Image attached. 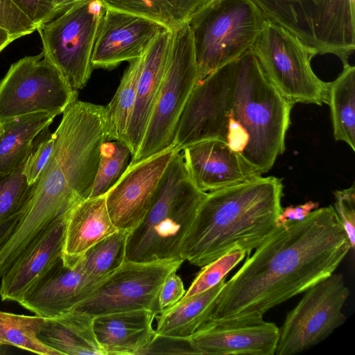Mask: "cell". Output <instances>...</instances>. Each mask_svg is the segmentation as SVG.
<instances>
[{"instance_id":"cell-7","label":"cell","mask_w":355,"mask_h":355,"mask_svg":"<svg viewBox=\"0 0 355 355\" xmlns=\"http://www.w3.org/2000/svg\"><path fill=\"white\" fill-rule=\"evenodd\" d=\"M265 17L253 0H212L189 23L198 82L252 48Z\"/></svg>"},{"instance_id":"cell-12","label":"cell","mask_w":355,"mask_h":355,"mask_svg":"<svg viewBox=\"0 0 355 355\" xmlns=\"http://www.w3.org/2000/svg\"><path fill=\"white\" fill-rule=\"evenodd\" d=\"M304 292L279 328L277 355L296 354L316 345L346 320L342 308L350 291L342 274L332 273Z\"/></svg>"},{"instance_id":"cell-32","label":"cell","mask_w":355,"mask_h":355,"mask_svg":"<svg viewBox=\"0 0 355 355\" xmlns=\"http://www.w3.org/2000/svg\"><path fill=\"white\" fill-rule=\"evenodd\" d=\"M25 162L14 171L0 175V223L26 209L33 185L24 176Z\"/></svg>"},{"instance_id":"cell-20","label":"cell","mask_w":355,"mask_h":355,"mask_svg":"<svg viewBox=\"0 0 355 355\" xmlns=\"http://www.w3.org/2000/svg\"><path fill=\"white\" fill-rule=\"evenodd\" d=\"M172 37L173 32L164 28L141 55L135 105L126 141L132 157L139 148L155 103L166 70Z\"/></svg>"},{"instance_id":"cell-6","label":"cell","mask_w":355,"mask_h":355,"mask_svg":"<svg viewBox=\"0 0 355 355\" xmlns=\"http://www.w3.org/2000/svg\"><path fill=\"white\" fill-rule=\"evenodd\" d=\"M266 19L297 37L315 55L343 66L355 50V0H253Z\"/></svg>"},{"instance_id":"cell-2","label":"cell","mask_w":355,"mask_h":355,"mask_svg":"<svg viewBox=\"0 0 355 355\" xmlns=\"http://www.w3.org/2000/svg\"><path fill=\"white\" fill-rule=\"evenodd\" d=\"M255 250L225 282L210 319L263 318L270 309L334 273L352 248L329 205L276 226Z\"/></svg>"},{"instance_id":"cell-13","label":"cell","mask_w":355,"mask_h":355,"mask_svg":"<svg viewBox=\"0 0 355 355\" xmlns=\"http://www.w3.org/2000/svg\"><path fill=\"white\" fill-rule=\"evenodd\" d=\"M184 260L151 262L125 261L102 280L73 310L95 317L117 312L146 309L159 314L158 296L166 278Z\"/></svg>"},{"instance_id":"cell-40","label":"cell","mask_w":355,"mask_h":355,"mask_svg":"<svg viewBox=\"0 0 355 355\" xmlns=\"http://www.w3.org/2000/svg\"><path fill=\"white\" fill-rule=\"evenodd\" d=\"M319 203L309 200L298 205H290L282 208L277 218L275 225L280 226L288 221L301 220L305 218L312 211L318 208Z\"/></svg>"},{"instance_id":"cell-15","label":"cell","mask_w":355,"mask_h":355,"mask_svg":"<svg viewBox=\"0 0 355 355\" xmlns=\"http://www.w3.org/2000/svg\"><path fill=\"white\" fill-rule=\"evenodd\" d=\"M279 327L263 318L210 319L190 337L198 354L274 355Z\"/></svg>"},{"instance_id":"cell-30","label":"cell","mask_w":355,"mask_h":355,"mask_svg":"<svg viewBox=\"0 0 355 355\" xmlns=\"http://www.w3.org/2000/svg\"><path fill=\"white\" fill-rule=\"evenodd\" d=\"M130 231L119 230L90 248L82 258L85 272L99 280L119 269L125 261Z\"/></svg>"},{"instance_id":"cell-21","label":"cell","mask_w":355,"mask_h":355,"mask_svg":"<svg viewBox=\"0 0 355 355\" xmlns=\"http://www.w3.org/2000/svg\"><path fill=\"white\" fill-rule=\"evenodd\" d=\"M117 230L107 211L105 194L76 203L64 216L62 263L73 267L90 248Z\"/></svg>"},{"instance_id":"cell-4","label":"cell","mask_w":355,"mask_h":355,"mask_svg":"<svg viewBox=\"0 0 355 355\" xmlns=\"http://www.w3.org/2000/svg\"><path fill=\"white\" fill-rule=\"evenodd\" d=\"M280 179L259 176L207 193L181 246V257L202 267L223 254H250L271 234L282 207Z\"/></svg>"},{"instance_id":"cell-24","label":"cell","mask_w":355,"mask_h":355,"mask_svg":"<svg viewBox=\"0 0 355 355\" xmlns=\"http://www.w3.org/2000/svg\"><path fill=\"white\" fill-rule=\"evenodd\" d=\"M57 116L40 112L0 123V175L14 171L26 161L35 138Z\"/></svg>"},{"instance_id":"cell-38","label":"cell","mask_w":355,"mask_h":355,"mask_svg":"<svg viewBox=\"0 0 355 355\" xmlns=\"http://www.w3.org/2000/svg\"><path fill=\"white\" fill-rule=\"evenodd\" d=\"M176 272H171L161 287L158 296L159 313L178 303L186 293L183 282Z\"/></svg>"},{"instance_id":"cell-26","label":"cell","mask_w":355,"mask_h":355,"mask_svg":"<svg viewBox=\"0 0 355 355\" xmlns=\"http://www.w3.org/2000/svg\"><path fill=\"white\" fill-rule=\"evenodd\" d=\"M107 8L153 21L172 32L189 24L212 0H101Z\"/></svg>"},{"instance_id":"cell-25","label":"cell","mask_w":355,"mask_h":355,"mask_svg":"<svg viewBox=\"0 0 355 355\" xmlns=\"http://www.w3.org/2000/svg\"><path fill=\"white\" fill-rule=\"evenodd\" d=\"M225 279L210 289L180 300L161 312L157 320L156 334L189 338L210 319L216 298L225 284Z\"/></svg>"},{"instance_id":"cell-8","label":"cell","mask_w":355,"mask_h":355,"mask_svg":"<svg viewBox=\"0 0 355 355\" xmlns=\"http://www.w3.org/2000/svg\"><path fill=\"white\" fill-rule=\"evenodd\" d=\"M198 83L189 24L173 31L166 70L142 141L130 164L174 147L178 123Z\"/></svg>"},{"instance_id":"cell-41","label":"cell","mask_w":355,"mask_h":355,"mask_svg":"<svg viewBox=\"0 0 355 355\" xmlns=\"http://www.w3.org/2000/svg\"><path fill=\"white\" fill-rule=\"evenodd\" d=\"M25 210L12 216L0 223V247L12 235Z\"/></svg>"},{"instance_id":"cell-16","label":"cell","mask_w":355,"mask_h":355,"mask_svg":"<svg viewBox=\"0 0 355 355\" xmlns=\"http://www.w3.org/2000/svg\"><path fill=\"white\" fill-rule=\"evenodd\" d=\"M164 28L145 17L107 8L92 51L93 69H111L140 57Z\"/></svg>"},{"instance_id":"cell-1","label":"cell","mask_w":355,"mask_h":355,"mask_svg":"<svg viewBox=\"0 0 355 355\" xmlns=\"http://www.w3.org/2000/svg\"><path fill=\"white\" fill-rule=\"evenodd\" d=\"M294 105L274 87L251 50L198 82L181 115L174 147L224 142L261 174L285 150Z\"/></svg>"},{"instance_id":"cell-42","label":"cell","mask_w":355,"mask_h":355,"mask_svg":"<svg viewBox=\"0 0 355 355\" xmlns=\"http://www.w3.org/2000/svg\"><path fill=\"white\" fill-rule=\"evenodd\" d=\"M85 0H55L53 19L72 6Z\"/></svg>"},{"instance_id":"cell-11","label":"cell","mask_w":355,"mask_h":355,"mask_svg":"<svg viewBox=\"0 0 355 355\" xmlns=\"http://www.w3.org/2000/svg\"><path fill=\"white\" fill-rule=\"evenodd\" d=\"M78 96L42 51L26 56L13 63L0 81V123L40 112L58 116Z\"/></svg>"},{"instance_id":"cell-39","label":"cell","mask_w":355,"mask_h":355,"mask_svg":"<svg viewBox=\"0 0 355 355\" xmlns=\"http://www.w3.org/2000/svg\"><path fill=\"white\" fill-rule=\"evenodd\" d=\"M33 21L37 28L53 19L55 0H12Z\"/></svg>"},{"instance_id":"cell-37","label":"cell","mask_w":355,"mask_h":355,"mask_svg":"<svg viewBox=\"0 0 355 355\" xmlns=\"http://www.w3.org/2000/svg\"><path fill=\"white\" fill-rule=\"evenodd\" d=\"M141 354H198L189 338L155 334Z\"/></svg>"},{"instance_id":"cell-36","label":"cell","mask_w":355,"mask_h":355,"mask_svg":"<svg viewBox=\"0 0 355 355\" xmlns=\"http://www.w3.org/2000/svg\"><path fill=\"white\" fill-rule=\"evenodd\" d=\"M335 197L334 209L343 225L352 250L355 247V186L333 192Z\"/></svg>"},{"instance_id":"cell-18","label":"cell","mask_w":355,"mask_h":355,"mask_svg":"<svg viewBox=\"0 0 355 355\" xmlns=\"http://www.w3.org/2000/svg\"><path fill=\"white\" fill-rule=\"evenodd\" d=\"M64 216L46 228L2 275V301L18 303L62 260Z\"/></svg>"},{"instance_id":"cell-3","label":"cell","mask_w":355,"mask_h":355,"mask_svg":"<svg viewBox=\"0 0 355 355\" xmlns=\"http://www.w3.org/2000/svg\"><path fill=\"white\" fill-rule=\"evenodd\" d=\"M54 135L52 154L26 210L0 248V262L6 266L73 205L89 197L101 146L109 141L105 106L77 98L62 112Z\"/></svg>"},{"instance_id":"cell-19","label":"cell","mask_w":355,"mask_h":355,"mask_svg":"<svg viewBox=\"0 0 355 355\" xmlns=\"http://www.w3.org/2000/svg\"><path fill=\"white\" fill-rule=\"evenodd\" d=\"M89 275L81 260L73 267L62 260L18 304L43 318L72 311L101 282Z\"/></svg>"},{"instance_id":"cell-9","label":"cell","mask_w":355,"mask_h":355,"mask_svg":"<svg viewBox=\"0 0 355 355\" xmlns=\"http://www.w3.org/2000/svg\"><path fill=\"white\" fill-rule=\"evenodd\" d=\"M251 50L269 80L293 105L327 103L329 83L311 65L315 55L289 32L265 19Z\"/></svg>"},{"instance_id":"cell-5","label":"cell","mask_w":355,"mask_h":355,"mask_svg":"<svg viewBox=\"0 0 355 355\" xmlns=\"http://www.w3.org/2000/svg\"><path fill=\"white\" fill-rule=\"evenodd\" d=\"M206 195L191 180L177 150L150 209L129 232L125 261L184 260L182 243Z\"/></svg>"},{"instance_id":"cell-33","label":"cell","mask_w":355,"mask_h":355,"mask_svg":"<svg viewBox=\"0 0 355 355\" xmlns=\"http://www.w3.org/2000/svg\"><path fill=\"white\" fill-rule=\"evenodd\" d=\"M246 254L244 250H234L202 266L180 300L205 292L218 284L243 260Z\"/></svg>"},{"instance_id":"cell-14","label":"cell","mask_w":355,"mask_h":355,"mask_svg":"<svg viewBox=\"0 0 355 355\" xmlns=\"http://www.w3.org/2000/svg\"><path fill=\"white\" fill-rule=\"evenodd\" d=\"M177 150L172 147L128 166L106 193L110 218L118 230L131 231L150 209Z\"/></svg>"},{"instance_id":"cell-17","label":"cell","mask_w":355,"mask_h":355,"mask_svg":"<svg viewBox=\"0 0 355 355\" xmlns=\"http://www.w3.org/2000/svg\"><path fill=\"white\" fill-rule=\"evenodd\" d=\"M195 185L208 193L239 184L262 174L223 141L203 140L181 150Z\"/></svg>"},{"instance_id":"cell-34","label":"cell","mask_w":355,"mask_h":355,"mask_svg":"<svg viewBox=\"0 0 355 355\" xmlns=\"http://www.w3.org/2000/svg\"><path fill=\"white\" fill-rule=\"evenodd\" d=\"M54 143V132H51L49 128L44 129L34 140L24 167V176L30 185H33L39 179L52 154Z\"/></svg>"},{"instance_id":"cell-43","label":"cell","mask_w":355,"mask_h":355,"mask_svg":"<svg viewBox=\"0 0 355 355\" xmlns=\"http://www.w3.org/2000/svg\"><path fill=\"white\" fill-rule=\"evenodd\" d=\"M15 40L6 30L0 28V53Z\"/></svg>"},{"instance_id":"cell-35","label":"cell","mask_w":355,"mask_h":355,"mask_svg":"<svg viewBox=\"0 0 355 355\" xmlns=\"http://www.w3.org/2000/svg\"><path fill=\"white\" fill-rule=\"evenodd\" d=\"M0 28L15 40L37 30L33 21L12 0H0Z\"/></svg>"},{"instance_id":"cell-10","label":"cell","mask_w":355,"mask_h":355,"mask_svg":"<svg viewBox=\"0 0 355 355\" xmlns=\"http://www.w3.org/2000/svg\"><path fill=\"white\" fill-rule=\"evenodd\" d=\"M106 8L101 0H85L37 28L44 56L75 91L90 78L92 51Z\"/></svg>"},{"instance_id":"cell-31","label":"cell","mask_w":355,"mask_h":355,"mask_svg":"<svg viewBox=\"0 0 355 355\" xmlns=\"http://www.w3.org/2000/svg\"><path fill=\"white\" fill-rule=\"evenodd\" d=\"M132 155L123 142L105 141L101 146L100 159L89 198L106 194L129 165Z\"/></svg>"},{"instance_id":"cell-23","label":"cell","mask_w":355,"mask_h":355,"mask_svg":"<svg viewBox=\"0 0 355 355\" xmlns=\"http://www.w3.org/2000/svg\"><path fill=\"white\" fill-rule=\"evenodd\" d=\"M38 338L61 355H104L94 333L93 317L82 311L45 318Z\"/></svg>"},{"instance_id":"cell-28","label":"cell","mask_w":355,"mask_h":355,"mask_svg":"<svg viewBox=\"0 0 355 355\" xmlns=\"http://www.w3.org/2000/svg\"><path fill=\"white\" fill-rule=\"evenodd\" d=\"M140 65L141 56L129 62L114 95L105 106L109 141L126 144L128 130L135 105Z\"/></svg>"},{"instance_id":"cell-29","label":"cell","mask_w":355,"mask_h":355,"mask_svg":"<svg viewBox=\"0 0 355 355\" xmlns=\"http://www.w3.org/2000/svg\"><path fill=\"white\" fill-rule=\"evenodd\" d=\"M44 321L45 318L37 315L16 314L0 309V347L10 345L40 355H61L38 338Z\"/></svg>"},{"instance_id":"cell-27","label":"cell","mask_w":355,"mask_h":355,"mask_svg":"<svg viewBox=\"0 0 355 355\" xmlns=\"http://www.w3.org/2000/svg\"><path fill=\"white\" fill-rule=\"evenodd\" d=\"M327 104L330 107L334 137L355 151V67L349 64L329 83Z\"/></svg>"},{"instance_id":"cell-22","label":"cell","mask_w":355,"mask_h":355,"mask_svg":"<svg viewBox=\"0 0 355 355\" xmlns=\"http://www.w3.org/2000/svg\"><path fill=\"white\" fill-rule=\"evenodd\" d=\"M157 315L140 309L93 317L94 333L104 355H140L156 334L153 322Z\"/></svg>"}]
</instances>
